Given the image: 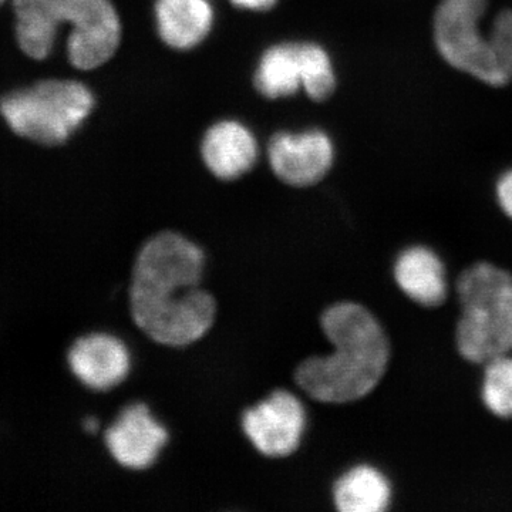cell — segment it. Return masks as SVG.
Here are the masks:
<instances>
[{
    "mask_svg": "<svg viewBox=\"0 0 512 512\" xmlns=\"http://www.w3.org/2000/svg\"><path fill=\"white\" fill-rule=\"evenodd\" d=\"M279 0H231L232 5L239 9L254 10V12H265L274 8Z\"/></svg>",
    "mask_w": 512,
    "mask_h": 512,
    "instance_id": "19",
    "label": "cell"
},
{
    "mask_svg": "<svg viewBox=\"0 0 512 512\" xmlns=\"http://www.w3.org/2000/svg\"><path fill=\"white\" fill-rule=\"evenodd\" d=\"M13 5L20 49L32 59L50 56L62 25L72 26L67 53L77 69H97L119 49L121 23L110 0H15Z\"/></svg>",
    "mask_w": 512,
    "mask_h": 512,
    "instance_id": "3",
    "label": "cell"
},
{
    "mask_svg": "<svg viewBox=\"0 0 512 512\" xmlns=\"http://www.w3.org/2000/svg\"><path fill=\"white\" fill-rule=\"evenodd\" d=\"M3 2H5V0H0V3H3Z\"/></svg>",
    "mask_w": 512,
    "mask_h": 512,
    "instance_id": "21",
    "label": "cell"
},
{
    "mask_svg": "<svg viewBox=\"0 0 512 512\" xmlns=\"http://www.w3.org/2000/svg\"><path fill=\"white\" fill-rule=\"evenodd\" d=\"M69 365L84 386L106 392L126 380L131 357L123 340L110 333H92L74 343Z\"/></svg>",
    "mask_w": 512,
    "mask_h": 512,
    "instance_id": "10",
    "label": "cell"
},
{
    "mask_svg": "<svg viewBox=\"0 0 512 512\" xmlns=\"http://www.w3.org/2000/svg\"><path fill=\"white\" fill-rule=\"evenodd\" d=\"M305 43H281L269 47L259 60L255 86L268 99H282L305 89Z\"/></svg>",
    "mask_w": 512,
    "mask_h": 512,
    "instance_id": "14",
    "label": "cell"
},
{
    "mask_svg": "<svg viewBox=\"0 0 512 512\" xmlns=\"http://www.w3.org/2000/svg\"><path fill=\"white\" fill-rule=\"evenodd\" d=\"M93 107V93L73 80H47L0 101V113L9 127L43 146L69 140Z\"/></svg>",
    "mask_w": 512,
    "mask_h": 512,
    "instance_id": "5",
    "label": "cell"
},
{
    "mask_svg": "<svg viewBox=\"0 0 512 512\" xmlns=\"http://www.w3.org/2000/svg\"><path fill=\"white\" fill-rule=\"evenodd\" d=\"M495 198L505 217L512 220V168L505 171L495 184Z\"/></svg>",
    "mask_w": 512,
    "mask_h": 512,
    "instance_id": "18",
    "label": "cell"
},
{
    "mask_svg": "<svg viewBox=\"0 0 512 512\" xmlns=\"http://www.w3.org/2000/svg\"><path fill=\"white\" fill-rule=\"evenodd\" d=\"M461 313L456 325L458 353L483 366L512 353V274L491 262H476L458 276Z\"/></svg>",
    "mask_w": 512,
    "mask_h": 512,
    "instance_id": "4",
    "label": "cell"
},
{
    "mask_svg": "<svg viewBox=\"0 0 512 512\" xmlns=\"http://www.w3.org/2000/svg\"><path fill=\"white\" fill-rule=\"evenodd\" d=\"M154 15L158 35L175 50L201 45L210 35L215 19L210 0H157Z\"/></svg>",
    "mask_w": 512,
    "mask_h": 512,
    "instance_id": "13",
    "label": "cell"
},
{
    "mask_svg": "<svg viewBox=\"0 0 512 512\" xmlns=\"http://www.w3.org/2000/svg\"><path fill=\"white\" fill-rule=\"evenodd\" d=\"M202 160L215 177L237 180L258 160V143L247 126L224 120L208 128L201 144Z\"/></svg>",
    "mask_w": 512,
    "mask_h": 512,
    "instance_id": "12",
    "label": "cell"
},
{
    "mask_svg": "<svg viewBox=\"0 0 512 512\" xmlns=\"http://www.w3.org/2000/svg\"><path fill=\"white\" fill-rule=\"evenodd\" d=\"M205 255L191 239L165 231L138 251L130 285L131 318L148 338L184 348L204 338L217 319V301L202 288Z\"/></svg>",
    "mask_w": 512,
    "mask_h": 512,
    "instance_id": "1",
    "label": "cell"
},
{
    "mask_svg": "<svg viewBox=\"0 0 512 512\" xmlns=\"http://www.w3.org/2000/svg\"><path fill=\"white\" fill-rule=\"evenodd\" d=\"M487 6V0H441L433 19L434 43L453 69L501 87L493 28L484 26Z\"/></svg>",
    "mask_w": 512,
    "mask_h": 512,
    "instance_id": "6",
    "label": "cell"
},
{
    "mask_svg": "<svg viewBox=\"0 0 512 512\" xmlns=\"http://www.w3.org/2000/svg\"><path fill=\"white\" fill-rule=\"evenodd\" d=\"M480 393L488 412L498 419H512V353L484 363Z\"/></svg>",
    "mask_w": 512,
    "mask_h": 512,
    "instance_id": "16",
    "label": "cell"
},
{
    "mask_svg": "<svg viewBox=\"0 0 512 512\" xmlns=\"http://www.w3.org/2000/svg\"><path fill=\"white\" fill-rule=\"evenodd\" d=\"M332 498L340 512H383L393 503V485L380 468L359 464L336 480Z\"/></svg>",
    "mask_w": 512,
    "mask_h": 512,
    "instance_id": "15",
    "label": "cell"
},
{
    "mask_svg": "<svg viewBox=\"0 0 512 512\" xmlns=\"http://www.w3.org/2000/svg\"><path fill=\"white\" fill-rule=\"evenodd\" d=\"M305 429V407L288 390H276L242 414L245 436L266 457L291 456L298 450Z\"/></svg>",
    "mask_w": 512,
    "mask_h": 512,
    "instance_id": "7",
    "label": "cell"
},
{
    "mask_svg": "<svg viewBox=\"0 0 512 512\" xmlns=\"http://www.w3.org/2000/svg\"><path fill=\"white\" fill-rule=\"evenodd\" d=\"M495 60L501 87L512 82V10H501L493 22Z\"/></svg>",
    "mask_w": 512,
    "mask_h": 512,
    "instance_id": "17",
    "label": "cell"
},
{
    "mask_svg": "<svg viewBox=\"0 0 512 512\" xmlns=\"http://www.w3.org/2000/svg\"><path fill=\"white\" fill-rule=\"evenodd\" d=\"M268 160L279 180L292 187H311L326 177L335 160V147L320 130L276 134L268 146Z\"/></svg>",
    "mask_w": 512,
    "mask_h": 512,
    "instance_id": "8",
    "label": "cell"
},
{
    "mask_svg": "<svg viewBox=\"0 0 512 512\" xmlns=\"http://www.w3.org/2000/svg\"><path fill=\"white\" fill-rule=\"evenodd\" d=\"M106 446L120 466L146 470L156 463L168 441V431L146 404L126 407L107 429Z\"/></svg>",
    "mask_w": 512,
    "mask_h": 512,
    "instance_id": "9",
    "label": "cell"
},
{
    "mask_svg": "<svg viewBox=\"0 0 512 512\" xmlns=\"http://www.w3.org/2000/svg\"><path fill=\"white\" fill-rule=\"evenodd\" d=\"M393 278L400 292L423 308H439L447 301L450 284L446 265L426 245L404 248L394 259Z\"/></svg>",
    "mask_w": 512,
    "mask_h": 512,
    "instance_id": "11",
    "label": "cell"
},
{
    "mask_svg": "<svg viewBox=\"0 0 512 512\" xmlns=\"http://www.w3.org/2000/svg\"><path fill=\"white\" fill-rule=\"evenodd\" d=\"M332 346L329 355L303 360L295 382L311 399L348 404L375 392L390 365V340L380 320L366 306L336 302L320 316Z\"/></svg>",
    "mask_w": 512,
    "mask_h": 512,
    "instance_id": "2",
    "label": "cell"
},
{
    "mask_svg": "<svg viewBox=\"0 0 512 512\" xmlns=\"http://www.w3.org/2000/svg\"><path fill=\"white\" fill-rule=\"evenodd\" d=\"M97 429H99V423H97L96 419L86 420L87 431H92V433H94V431H96Z\"/></svg>",
    "mask_w": 512,
    "mask_h": 512,
    "instance_id": "20",
    "label": "cell"
}]
</instances>
